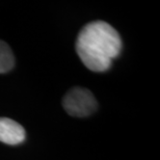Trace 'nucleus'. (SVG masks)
I'll list each match as a JSON object with an SVG mask.
<instances>
[{"label": "nucleus", "mask_w": 160, "mask_h": 160, "mask_svg": "<svg viewBox=\"0 0 160 160\" xmlns=\"http://www.w3.org/2000/svg\"><path fill=\"white\" fill-rule=\"evenodd\" d=\"M15 66L14 53L5 42L0 40V74L9 72Z\"/></svg>", "instance_id": "obj_4"}, {"label": "nucleus", "mask_w": 160, "mask_h": 160, "mask_svg": "<svg viewBox=\"0 0 160 160\" xmlns=\"http://www.w3.org/2000/svg\"><path fill=\"white\" fill-rule=\"evenodd\" d=\"M25 136V129L20 124L8 118H0V142L17 146L24 142Z\"/></svg>", "instance_id": "obj_3"}, {"label": "nucleus", "mask_w": 160, "mask_h": 160, "mask_svg": "<svg viewBox=\"0 0 160 160\" xmlns=\"http://www.w3.org/2000/svg\"><path fill=\"white\" fill-rule=\"evenodd\" d=\"M62 106L70 116L85 118L97 110L98 102L89 89L76 86L65 95Z\"/></svg>", "instance_id": "obj_2"}, {"label": "nucleus", "mask_w": 160, "mask_h": 160, "mask_svg": "<svg viewBox=\"0 0 160 160\" xmlns=\"http://www.w3.org/2000/svg\"><path fill=\"white\" fill-rule=\"evenodd\" d=\"M123 43L119 32L105 21H92L84 25L76 40V51L86 68L92 72H105L120 55Z\"/></svg>", "instance_id": "obj_1"}]
</instances>
